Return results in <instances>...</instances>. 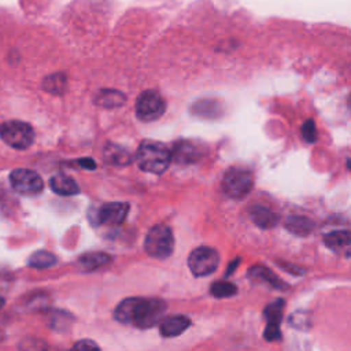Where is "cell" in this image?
<instances>
[{
	"label": "cell",
	"instance_id": "1",
	"mask_svg": "<svg viewBox=\"0 0 351 351\" xmlns=\"http://www.w3.org/2000/svg\"><path fill=\"white\" fill-rule=\"evenodd\" d=\"M165 311V300L134 296L122 300L117 306L114 317L122 324H132L137 328H151L162 319Z\"/></svg>",
	"mask_w": 351,
	"mask_h": 351
},
{
	"label": "cell",
	"instance_id": "2",
	"mask_svg": "<svg viewBox=\"0 0 351 351\" xmlns=\"http://www.w3.org/2000/svg\"><path fill=\"white\" fill-rule=\"evenodd\" d=\"M136 162L143 171L162 174L171 162V151L163 143L144 140L137 148Z\"/></svg>",
	"mask_w": 351,
	"mask_h": 351
},
{
	"label": "cell",
	"instance_id": "3",
	"mask_svg": "<svg viewBox=\"0 0 351 351\" xmlns=\"http://www.w3.org/2000/svg\"><path fill=\"white\" fill-rule=\"evenodd\" d=\"M173 248V230L167 225L158 223L148 230L144 240V250L149 256L167 258L169 255H171Z\"/></svg>",
	"mask_w": 351,
	"mask_h": 351
},
{
	"label": "cell",
	"instance_id": "4",
	"mask_svg": "<svg viewBox=\"0 0 351 351\" xmlns=\"http://www.w3.org/2000/svg\"><path fill=\"white\" fill-rule=\"evenodd\" d=\"M254 178L251 171L243 167H230L222 178V189L232 199H244L252 189Z\"/></svg>",
	"mask_w": 351,
	"mask_h": 351
},
{
	"label": "cell",
	"instance_id": "5",
	"mask_svg": "<svg viewBox=\"0 0 351 351\" xmlns=\"http://www.w3.org/2000/svg\"><path fill=\"white\" fill-rule=\"evenodd\" d=\"M0 138L15 149H26L34 140V130L26 122L7 121L0 125Z\"/></svg>",
	"mask_w": 351,
	"mask_h": 351
},
{
	"label": "cell",
	"instance_id": "6",
	"mask_svg": "<svg viewBox=\"0 0 351 351\" xmlns=\"http://www.w3.org/2000/svg\"><path fill=\"white\" fill-rule=\"evenodd\" d=\"M165 111L166 101L156 90H144L136 100V115L143 122L156 121L165 114Z\"/></svg>",
	"mask_w": 351,
	"mask_h": 351
},
{
	"label": "cell",
	"instance_id": "7",
	"mask_svg": "<svg viewBox=\"0 0 351 351\" xmlns=\"http://www.w3.org/2000/svg\"><path fill=\"white\" fill-rule=\"evenodd\" d=\"M219 255L211 247H197L188 256V266L196 277H204L217 270Z\"/></svg>",
	"mask_w": 351,
	"mask_h": 351
},
{
	"label": "cell",
	"instance_id": "8",
	"mask_svg": "<svg viewBox=\"0 0 351 351\" xmlns=\"http://www.w3.org/2000/svg\"><path fill=\"white\" fill-rule=\"evenodd\" d=\"M10 182L14 191L22 195H36L43 189L41 177L30 169H15L10 174Z\"/></svg>",
	"mask_w": 351,
	"mask_h": 351
},
{
	"label": "cell",
	"instance_id": "9",
	"mask_svg": "<svg viewBox=\"0 0 351 351\" xmlns=\"http://www.w3.org/2000/svg\"><path fill=\"white\" fill-rule=\"evenodd\" d=\"M204 152L203 144L193 140H180L173 145L171 159L178 165H192L199 162Z\"/></svg>",
	"mask_w": 351,
	"mask_h": 351
},
{
	"label": "cell",
	"instance_id": "10",
	"mask_svg": "<svg viewBox=\"0 0 351 351\" xmlns=\"http://www.w3.org/2000/svg\"><path fill=\"white\" fill-rule=\"evenodd\" d=\"M129 213V204L122 202H111L103 204L95 214V225H119L126 219Z\"/></svg>",
	"mask_w": 351,
	"mask_h": 351
},
{
	"label": "cell",
	"instance_id": "11",
	"mask_svg": "<svg viewBox=\"0 0 351 351\" xmlns=\"http://www.w3.org/2000/svg\"><path fill=\"white\" fill-rule=\"evenodd\" d=\"M324 241L329 250L335 254L346 258H351V232L335 230L324 237Z\"/></svg>",
	"mask_w": 351,
	"mask_h": 351
},
{
	"label": "cell",
	"instance_id": "12",
	"mask_svg": "<svg viewBox=\"0 0 351 351\" xmlns=\"http://www.w3.org/2000/svg\"><path fill=\"white\" fill-rule=\"evenodd\" d=\"M281 310H282V300H277L276 303L270 304L265 314L267 317V325L265 337L271 341L280 339V321H281Z\"/></svg>",
	"mask_w": 351,
	"mask_h": 351
},
{
	"label": "cell",
	"instance_id": "13",
	"mask_svg": "<svg viewBox=\"0 0 351 351\" xmlns=\"http://www.w3.org/2000/svg\"><path fill=\"white\" fill-rule=\"evenodd\" d=\"M191 325V319L185 315H170L160 321V333L165 337H173L178 336L182 332L186 330V328Z\"/></svg>",
	"mask_w": 351,
	"mask_h": 351
},
{
	"label": "cell",
	"instance_id": "14",
	"mask_svg": "<svg viewBox=\"0 0 351 351\" xmlns=\"http://www.w3.org/2000/svg\"><path fill=\"white\" fill-rule=\"evenodd\" d=\"M191 114L199 118L214 119L221 117L222 106L218 100H214V99H200L191 106Z\"/></svg>",
	"mask_w": 351,
	"mask_h": 351
},
{
	"label": "cell",
	"instance_id": "15",
	"mask_svg": "<svg viewBox=\"0 0 351 351\" xmlns=\"http://www.w3.org/2000/svg\"><path fill=\"white\" fill-rule=\"evenodd\" d=\"M51 189L60 196H73L81 192L78 184L66 174H56L49 180Z\"/></svg>",
	"mask_w": 351,
	"mask_h": 351
},
{
	"label": "cell",
	"instance_id": "16",
	"mask_svg": "<svg viewBox=\"0 0 351 351\" xmlns=\"http://www.w3.org/2000/svg\"><path fill=\"white\" fill-rule=\"evenodd\" d=\"M250 215H251L254 223L263 229H270V228L276 226L278 222V215L276 213H273L267 207L258 206V204L252 206L250 208Z\"/></svg>",
	"mask_w": 351,
	"mask_h": 351
},
{
	"label": "cell",
	"instance_id": "17",
	"mask_svg": "<svg viewBox=\"0 0 351 351\" xmlns=\"http://www.w3.org/2000/svg\"><path fill=\"white\" fill-rule=\"evenodd\" d=\"M104 159L112 166H126L132 162L129 151L118 144L108 143L104 148Z\"/></svg>",
	"mask_w": 351,
	"mask_h": 351
},
{
	"label": "cell",
	"instance_id": "18",
	"mask_svg": "<svg viewBox=\"0 0 351 351\" xmlns=\"http://www.w3.org/2000/svg\"><path fill=\"white\" fill-rule=\"evenodd\" d=\"M111 261V256L106 252H88L78 258V263L85 271L96 270L104 265H107Z\"/></svg>",
	"mask_w": 351,
	"mask_h": 351
},
{
	"label": "cell",
	"instance_id": "19",
	"mask_svg": "<svg viewBox=\"0 0 351 351\" xmlns=\"http://www.w3.org/2000/svg\"><path fill=\"white\" fill-rule=\"evenodd\" d=\"M126 97L122 92L119 90H114V89H103L100 90V93L96 96L95 101L106 108H114V107H119L125 103Z\"/></svg>",
	"mask_w": 351,
	"mask_h": 351
},
{
	"label": "cell",
	"instance_id": "20",
	"mask_svg": "<svg viewBox=\"0 0 351 351\" xmlns=\"http://www.w3.org/2000/svg\"><path fill=\"white\" fill-rule=\"evenodd\" d=\"M287 229L298 236H307L311 233L314 223L306 217H289L285 222Z\"/></svg>",
	"mask_w": 351,
	"mask_h": 351
},
{
	"label": "cell",
	"instance_id": "21",
	"mask_svg": "<svg viewBox=\"0 0 351 351\" xmlns=\"http://www.w3.org/2000/svg\"><path fill=\"white\" fill-rule=\"evenodd\" d=\"M58 258L56 255H53L52 252L48 251H36L34 254L30 255V258L27 259V265L32 267H37V269H44V267H49L53 266L56 263Z\"/></svg>",
	"mask_w": 351,
	"mask_h": 351
},
{
	"label": "cell",
	"instance_id": "22",
	"mask_svg": "<svg viewBox=\"0 0 351 351\" xmlns=\"http://www.w3.org/2000/svg\"><path fill=\"white\" fill-rule=\"evenodd\" d=\"M66 85H67V80H66V75L62 73L51 74L43 82V86L47 92L56 93V95L63 93V90L66 89Z\"/></svg>",
	"mask_w": 351,
	"mask_h": 351
},
{
	"label": "cell",
	"instance_id": "23",
	"mask_svg": "<svg viewBox=\"0 0 351 351\" xmlns=\"http://www.w3.org/2000/svg\"><path fill=\"white\" fill-rule=\"evenodd\" d=\"M210 292L215 298H229L237 293V288L234 284L228 282V281H217L211 285Z\"/></svg>",
	"mask_w": 351,
	"mask_h": 351
},
{
	"label": "cell",
	"instance_id": "24",
	"mask_svg": "<svg viewBox=\"0 0 351 351\" xmlns=\"http://www.w3.org/2000/svg\"><path fill=\"white\" fill-rule=\"evenodd\" d=\"M250 273H251V276L252 277H259V278H262V280H265V281H269V284H271L273 287H276V288H284L282 285V282L270 271V270H267L266 267H262V266H255V267H252L251 270H250Z\"/></svg>",
	"mask_w": 351,
	"mask_h": 351
},
{
	"label": "cell",
	"instance_id": "25",
	"mask_svg": "<svg viewBox=\"0 0 351 351\" xmlns=\"http://www.w3.org/2000/svg\"><path fill=\"white\" fill-rule=\"evenodd\" d=\"M302 134H303V138L307 141V143H314L317 140V129H315V125L311 119L306 121L302 126Z\"/></svg>",
	"mask_w": 351,
	"mask_h": 351
},
{
	"label": "cell",
	"instance_id": "26",
	"mask_svg": "<svg viewBox=\"0 0 351 351\" xmlns=\"http://www.w3.org/2000/svg\"><path fill=\"white\" fill-rule=\"evenodd\" d=\"M74 348L77 350H85V348H99V346L96 343H93L92 340H81L78 343L74 344Z\"/></svg>",
	"mask_w": 351,
	"mask_h": 351
},
{
	"label": "cell",
	"instance_id": "27",
	"mask_svg": "<svg viewBox=\"0 0 351 351\" xmlns=\"http://www.w3.org/2000/svg\"><path fill=\"white\" fill-rule=\"evenodd\" d=\"M78 163H80V166L81 167H84V169H88V170H93L95 167H96V165H95V162L92 160V159H89V158H84V159H78L77 160Z\"/></svg>",
	"mask_w": 351,
	"mask_h": 351
},
{
	"label": "cell",
	"instance_id": "28",
	"mask_svg": "<svg viewBox=\"0 0 351 351\" xmlns=\"http://www.w3.org/2000/svg\"><path fill=\"white\" fill-rule=\"evenodd\" d=\"M4 303H5V300H4V299L0 296V308L4 306Z\"/></svg>",
	"mask_w": 351,
	"mask_h": 351
},
{
	"label": "cell",
	"instance_id": "29",
	"mask_svg": "<svg viewBox=\"0 0 351 351\" xmlns=\"http://www.w3.org/2000/svg\"><path fill=\"white\" fill-rule=\"evenodd\" d=\"M348 107H350V110H351V95H350V97H348Z\"/></svg>",
	"mask_w": 351,
	"mask_h": 351
},
{
	"label": "cell",
	"instance_id": "30",
	"mask_svg": "<svg viewBox=\"0 0 351 351\" xmlns=\"http://www.w3.org/2000/svg\"><path fill=\"white\" fill-rule=\"evenodd\" d=\"M348 167L351 169V160H348Z\"/></svg>",
	"mask_w": 351,
	"mask_h": 351
}]
</instances>
